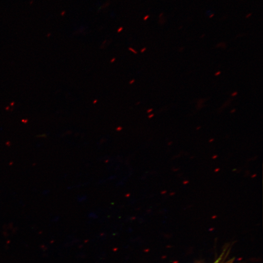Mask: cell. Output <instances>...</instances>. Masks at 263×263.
<instances>
[{
	"mask_svg": "<svg viewBox=\"0 0 263 263\" xmlns=\"http://www.w3.org/2000/svg\"><path fill=\"white\" fill-rule=\"evenodd\" d=\"M129 50L130 51H132L133 53H134L135 54H137V52H136V51L135 50H134V49H133L132 47H129Z\"/></svg>",
	"mask_w": 263,
	"mask_h": 263,
	"instance_id": "6da1fadb",
	"label": "cell"
},
{
	"mask_svg": "<svg viewBox=\"0 0 263 263\" xmlns=\"http://www.w3.org/2000/svg\"><path fill=\"white\" fill-rule=\"evenodd\" d=\"M251 15H252V13H248V14H247L246 15L245 18H249L250 16H251Z\"/></svg>",
	"mask_w": 263,
	"mask_h": 263,
	"instance_id": "7a4b0ae2",
	"label": "cell"
},
{
	"mask_svg": "<svg viewBox=\"0 0 263 263\" xmlns=\"http://www.w3.org/2000/svg\"><path fill=\"white\" fill-rule=\"evenodd\" d=\"M134 82H135V80L134 79H132L131 81H130L129 84H132Z\"/></svg>",
	"mask_w": 263,
	"mask_h": 263,
	"instance_id": "3957f363",
	"label": "cell"
},
{
	"mask_svg": "<svg viewBox=\"0 0 263 263\" xmlns=\"http://www.w3.org/2000/svg\"><path fill=\"white\" fill-rule=\"evenodd\" d=\"M146 50V48H143V49H141V53H144Z\"/></svg>",
	"mask_w": 263,
	"mask_h": 263,
	"instance_id": "277c9868",
	"label": "cell"
},
{
	"mask_svg": "<svg viewBox=\"0 0 263 263\" xmlns=\"http://www.w3.org/2000/svg\"><path fill=\"white\" fill-rule=\"evenodd\" d=\"M183 183L184 185H186L188 183V180L184 181Z\"/></svg>",
	"mask_w": 263,
	"mask_h": 263,
	"instance_id": "5b68a950",
	"label": "cell"
},
{
	"mask_svg": "<svg viewBox=\"0 0 263 263\" xmlns=\"http://www.w3.org/2000/svg\"><path fill=\"white\" fill-rule=\"evenodd\" d=\"M115 60V57H113V58H112V59L111 60L110 62H111V63H113V62Z\"/></svg>",
	"mask_w": 263,
	"mask_h": 263,
	"instance_id": "8992f818",
	"label": "cell"
},
{
	"mask_svg": "<svg viewBox=\"0 0 263 263\" xmlns=\"http://www.w3.org/2000/svg\"><path fill=\"white\" fill-rule=\"evenodd\" d=\"M221 260V258H218L214 263H218Z\"/></svg>",
	"mask_w": 263,
	"mask_h": 263,
	"instance_id": "52a82bcc",
	"label": "cell"
},
{
	"mask_svg": "<svg viewBox=\"0 0 263 263\" xmlns=\"http://www.w3.org/2000/svg\"><path fill=\"white\" fill-rule=\"evenodd\" d=\"M214 16V14L212 13L211 14H210L209 16V18H212V17H213Z\"/></svg>",
	"mask_w": 263,
	"mask_h": 263,
	"instance_id": "ba28073f",
	"label": "cell"
},
{
	"mask_svg": "<svg viewBox=\"0 0 263 263\" xmlns=\"http://www.w3.org/2000/svg\"><path fill=\"white\" fill-rule=\"evenodd\" d=\"M217 157L218 156L217 155H214V156H212V158L214 159H216Z\"/></svg>",
	"mask_w": 263,
	"mask_h": 263,
	"instance_id": "9c48e42d",
	"label": "cell"
},
{
	"mask_svg": "<svg viewBox=\"0 0 263 263\" xmlns=\"http://www.w3.org/2000/svg\"><path fill=\"white\" fill-rule=\"evenodd\" d=\"M219 170H220V169L219 168H217V169H215L214 171L215 172H217V171H218Z\"/></svg>",
	"mask_w": 263,
	"mask_h": 263,
	"instance_id": "30bf717a",
	"label": "cell"
},
{
	"mask_svg": "<svg viewBox=\"0 0 263 263\" xmlns=\"http://www.w3.org/2000/svg\"><path fill=\"white\" fill-rule=\"evenodd\" d=\"M152 111V109H149V110L147 111V113H150V112H151Z\"/></svg>",
	"mask_w": 263,
	"mask_h": 263,
	"instance_id": "8fae6325",
	"label": "cell"
},
{
	"mask_svg": "<svg viewBox=\"0 0 263 263\" xmlns=\"http://www.w3.org/2000/svg\"><path fill=\"white\" fill-rule=\"evenodd\" d=\"M97 102V99H95V100H94V101H93V104H95V103H96Z\"/></svg>",
	"mask_w": 263,
	"mask_h": 263,
	"instance_id": "7c38bea8",
	"label": "cell"
},
{
	"mask_svg": "<svg viewBox=\"0 0 263 263\" xmlns=\"http://www.w3.org/2000/svg\"><path fill=\"white\" fill-rule=\"evenodd\" d=\"M256 175H257L256 174H254L253 175L251 176V178H254L256 176Z\"/></svg>",
	"mask_w": 263,
	"mask_h": 263,
	"instance_id": "4fadbf2b",
	"label": "cell"
},
{
	"mask_svg": "<svg viewBox=\"0 0 263 263\" xmlns=\"http://www.w3.org/2000/svg\"><path fill=\"white\" fill-rule=\"evenodd\" d=\"M213 140H214V139H213V138H211V139H210L209 140V142H212L213 141Z\"/></svg>",
	"mask_w": 263,
	"mask_h": 263,
	"instance_id": "5bb4252c",
	"label": "cell"
},
{
	"mask_svg": "<svg viewBox=\"0 0 263 263\" xmlns=\"http://www.w3.org/2000/svg\"><path fill=\"white\" fill-rule=\"evenodd\" d=\"M153 116V114H150V115L149 116V117H151Z\"/></svg>",
	"mask_w": 263,
	"mask_h": 263,
	"instance_id": "9a60e30c",
	"label": "cell"
},
{
	"mask_svg": "<svg viewBox=\"0 0 263 263\" xmlns=\"http://www.w3.org/2000/svg\"><path fill=\"white\" fill-rule=\"evenodd\" d=\"M175 194L174 192H171L170 194V195H174Z\"/></svg>",
	"mask_w": 263,
	"mask_h": 263,
	"instance_id": "2e32d148",
	"label": "cell"
},
{
	"mask_svg": "<svg viewBox=\"0 0 263 263\" xmlns=\"http://www.w3.org/2000/svg\"><path fill=\"white\" fill-rule=\"evenodd\" d=\"M236 93H235L233 94H232L233 96H234V95H235V94H236Z\"/></svg>",
	"mask_w": 263,
	"mask_h": 263,
	"instance_id": "e0dca14e",
	"label": "cell"
},
{
	"mask_svg": "<svg viewBox=\"0 0 263 263\" xmlns=\"http://www.w3.org/2000/svg\"><path fill=\"white\" fill-rule=\"evenodd\" d=\"M200 127H199L196 128V129H197V130H198V129H200Z\"/></svg>",
	"mask_w": 263,
	"mask_h": 263,
	"instance_id": "ac0fdd59",
	"label": "cell"
},
{
	"mask_svg": "<svg viewBox=\"0 0 263 263\" xmlns=\"http://www.w3.org/2000/svg\"><path fill=\"white\" fill-rule=\"evenodd\" d=\"M171 143V142L169 143V145H170Z\"/></svg>",
	"mask_w": 263,
	"mask_h": 263,
	"instance_id": "d6986e66",
	"label": "cell"
},
{
	"mask_svg": "<svg viewBox=\"0 0 263 263\" xmlns=\"http://www.w3.org/2000/svg\"><path fill=\"white\" fill-rule=\"evenodd\" d=\"M235 170H236V169H234V170H233V171H235Z\"/></svg>",
	"mask_w": 263,
	"mask_h": 263,
	"instance_id": "ffe728a7",
	"label": "cell"
},
{
	"mask_svg": "<svg viewBox=\"0 0 263 263\" xmlns=\"http://www.w3.org/2000/svg\"></svg>",
	"mask_w": 263,
	"mask_h": 263,
	"instance_id": "44dd1931",
	"label": "cell"
}]
</instances>
